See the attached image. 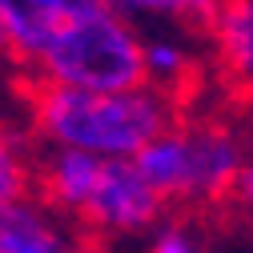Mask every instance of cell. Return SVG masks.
Wrapping results in <instances>:
<instances>
[{"label": "cell", "instance_id": "1", "mask_svg": "<svg viewBox=\"0 0 253 253\" xmlns=\"http://www.w3.org/2000/svg\"><path fill=\"white\" fill-rule=\"evenodd\" d=\"M37 129L52 149H81L101 161H137L141 149L169 133V101L161 92H84L44 84L37 92Z\"/></svg>", "mask_w": 253, "mask_h": 253}, {"label": "cell", "instance_id": "2", "mask_svg": "<svg viewBox=\"0 0 253 253\" xmlns=\"http://www.w3.org/2000/svg\"><path fill=\"white\" fill-rule=\"evenodd\" d=\"M44 84L84 92L145 88V41L105 0H65V24L41 60Z\"/></svg>", "mask_w": 253, "mask_h": 253}, {"label": "cell", "instance_id": "3", "mask_svg": "<svg viewBox=\"0 0 253 253\" xmlns=\"http://www.w3.org/2000/svg\"><path fill=\"white\" fill-rule=\"evenodd\" d=\"M157 213H161V197L149 189L141 169L133 161H105L101 189L81 221L105 233H137L153 225Z\"/></svg>", "mask_w": 253, "mask_h": 253}, {"label": "cell", "instance_id": "4", "mask_svg": "<svg viewBox=\"0 0 253 253\" xmlns=\"http://www.w3.org/2000/svg\"><path fill=\"white\" fill-rule=\"evenodd\" d=\"M185 141H189V197L233 193L245 169L237 137L217 125H193V129H185Z\"/></svg>", "mask_w": 253, "mask_h": 253}, {"label": "cell", "instance_id": "5", "mask_svg": "<svg viewBox=\"0 0 253 253\" xmlns=\"http://www.w3.org/2000/svg\"><path fill=\"white\" fill-rule=\"evenodd\" d=\"M65 24V0H0L4 52L24 65H41Z\"/></svg>", "mask_w": 253, "mask_h": 253}, {"label": "cell", "instance_id": "6", "mask_svg": "<svg viewBox=\"0 0 253 253\" xmlns=\"http://www.w3.org/2000/svg\"><path fill=\"white\" fill-rule=\"evenodd\" d=\"M101 177H105L101 157L81 153V149H52L44 157L41 185H44V197L56 209H69V213L84 217L92 197H97V189H101Z\"/></svg>", "mask_w": 253, "mask_h": 253}, {"label": "cell", "instance_id": "7", "mask_svg": "<svg viewBox=\"0 0 253 253\" xmlns=\"http://www.w3.org/2000/svg\"><path fill=\"white\" fill-rule=\"evenodd\" d=\"M0 253H77V245L44 217L41 205L16 201L0 209Z\"/></svg>", "mask_w": 253, "mask_h": 253}, {"label": "cell", "instance_id": "8", "mask_svg": "<svg viewBox=\"0 0 253 253\" xmlns=\"http://www.w3.org/2000/svg\"><path fill=\"white\" fill-rule=\"evenodd\" d=\"M141 169V177L149 181V189L157 197H189V141L185 129H169L153 145L141 149V157L133 161Z\"/></svg>", "mask_w": 253, "mask_h": 253}, {"label": "cell", "instance_id": "9", "mask_svg": "<svg viewBox=\"0 0 253 253\" xmlns=\"http://www.w3.org/2000/svg\"><path fill=\"white\" fill-rule=\"evenodd\" d=\"M213 28H217V44L229 73L245 84V92H253V0L217 8Z\"/></svg>", "mask_w": 253, "mask_h": 253}, {"label": "cell", "instance_id": "10", "mask_svg": "<svg viewBox=\"0 0 253 253\" xmlns=\"http://www.w3.org/2000/svg\"><path fill=\"white\" fill-rule=\"evenodd\" d=\"M24 185H28V173H24V161L16 145L8 141V133L0 129V209H8L16 201H24Z\"/></svg>", "mask_w": 253, "mask_h": 253}, {"label": "cell", "instance_id": "11", "mask_svg": "<svg viewBox=\"0 0 253 253\" xmlns=\"http://www.w3.org/2000/svg\"><path fill=\"white\" fill-rule=\"evenodd\" d=\"M189 69V52L173 41H149L145 44V73L157 81H177Z\"/></svg>", "mask_w": 253, "mask_h": 253}, {"label": "cell", "instance_id": "12", "mask_svg": "<svg viewBox=\"0 0 253 253\" xmlns=\"http://www.w3.org/2000/svg\"><path fill=\"white\" fill-rule=\"evenodd\" d=\"M149 253H205V249H201L197 233H189L181 225H169L165 233H157V241H153Z\"/></svg>", "mask_w": 253, "mask_h": 253}, {"label": "cell", "instance_id": "13", "mask_svg": "<svg viewBox=\"0 0 253 253\" xmlns=\"http://www.w3.org/2000/svg\"><path fill=\"white\" fill-rule=\"evenodd\" d=\"M233 197L253 213V161H245V169H241V177H237V185H233Z\"/></svg>", "mask_w": 253, "mask_h": 253}, {"label": "cell", "instance_id": "14", "mask_svg": "<svg viewBox=\"0 0 253 253\" xmlns=\"http://www.w3.org/2000/svg\"><path fill=\"white\" fill-rule=\"evenodd\" d=\"M77 253H101V249H92V245H77Z\"/></svg>", "mask_w": 253, "mask_h": 253}, {"label": "cell", "instance_id": "15", "mask_svg": "<svg viewBox=\"0 0 253 253\" xmlns=\"http://www.w3.org/2000/svg\"><path fill=\"white\" fill-rule=\"evenodd\" d=\"M0 48H4V28H0Z\"/></svg>", "mask_w": 253, "mask_h": 253}]
</instances>
